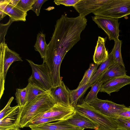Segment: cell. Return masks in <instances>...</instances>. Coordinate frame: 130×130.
Instances as JSON below:
<instances>
[{
	"instance_id": "obj_1",
	"label": "cell",
	"mask_w": 130,
	"mask_h": 130,
	"mask_svg": "<svg viewBox=\"0 0 130 130\" xmlns=\"http://www.w3.org/2000/svg\"><path fill=\"white\" fill-rule=\"evenodd\" d=\"M56 103L49 92L39 95L23 107L20 121V128L25 127L27 124L38 114L44 112Z\"/></svg>"
},
{
	"instance_id": "obj_2",
	"label": "cell",
	"mask_w": 130,
	"mask_h": 130,
	"mask_svg": "<svg viewBox=\"0 0 130 130\" xmlns=\"http://www.w3.org/2000/svg\"><path fill=\"white\" fill-rule=\"evenodd\" d=\"M75 110L90 118L98 125L96 130H118V126L115 119L107 116L83 101L74 107Z\"/></svg>"
},
{
	"instance_id": "obj_3",
	"label": "cell",
	"mask_w": 130,
	"mask_h": 130,
	"mask_svg": "<svg viewBox=\"0 0 130 130\" xmlns=\"http://www.w3.org/2000/svg\"><path fill=\"white\" fill-rule=\"evenodd\" d=\"M93 14L118 19L130 14V0H109Z\"/></svg>"
},
{
	"instance_id": "obj_4",
	"label": "cell",
	"mask_w": 130,
	"mask_h": 130,
	"mask_svg": "<svg viewBox=\"0 0 130 130\" xmlns=\"http://www.w3.org/2000/svg\"><path fill=\"white\" fill-rule=\"evenodd\" d=\"M23 61L19 55L9 49L5 42L0 43V99L4 93L5 78L10 67L14 62Z\"/></svg>"
},
{
	"instance_id": "obj_5",
	"label": "cell",
	"mask_w": 130,
	"mask_h": 130,
	"mask_svg": "<svg viewBox=\"0 0 130 130\" xmlns=\"http://www.w3.org/2000/svg\"><path fill=\"white\" fill-rule=\"evenodd\" d=\"M32 69V74L28 79L30 82L37 85L47 92L53 87L49 70L45 63L41 64L35 63L31 60L26 59Z\"/></svg>"
},
{
	"instance_id": "obj_6",
	"label": "cell",
	"mask_w": 130,
	"mask_h": 130,
	"mask_svg": "<svg viewBox=\"0 0 130 130\" xmlns=\"http://www.w3.org/2000/svg\"><path fill=\"white\" fill-rule=\"evenodd\" d=\"M75 111L74 107L71 105L56 104L46 112L37 115L30 121L42 118H53L57 121L67 120L74 114Z\"/></svg>"
},
{
	"instance_id": "obj_7",
	"label": "cell",
	"mask_w": 130,
	"mask_h": 130,
	"mask_svg": "<svg viewBox=\"0 0 130 130\" xmlns=\"http://www.w3.org/2000/svg\"><path fill=\"white\" fill-rule=\"evenodd\" d=\"M92 20L107 35L109 39L114 41L119 39L120 30L118 19L100 15L92 17Z\"/></svg>"
},
{
	"instance_id": "obj_8",
	"label": "cell",
	"mask_w": 130,
	"mask_h": 130,
	"mask_svg": "<svg viewBox=\"0 0 130 130\" xmlns=\"http://www.w3.org/2000/svg\"><path fill=\"white\" fill-rule=\"evenodd\" d=\"M89 104L102 114L114 119L118 118L119 113L126 107L124 104L98 98Z\"/></svg>"
},
{
	"instance_id": "obj_9",
	"label": "cell",
	"mask_w": 130,
	"mask_h": 130,
	"mask_svg": "<svg viewBox=\"0 0 130 130\" xmlns=\"http://www.w3.org/2000/svg\"><path fill=\"white\" fill-rule=\"evenodd\" d=\"M109 0H80L73 7L79 15L85 17L99 9Z\"/></svg>"
},
{
	"instance_id": "obj_10",
	"label": "cell",
	"mask_w": 130,
	"mask_h": 130,
	"mask_svg": "<svg viewBox=\"0 0 130 130\" xmlns=\"http://www.w3.org/2000/svg\"><path fill=\"white\" fill-rule=\"evenodd\" d=\"M31 130H84V129L76 126L67 120L57 121L29 126Z\"/></svg>"
},
{
	"instance_id": "obj_11",
	"label": "cell",
	"mask_w": 130,
	"mask_h": 130,
	"mask_svg": "<svg viewBox=\"0 0 130 130\" xmlns=\"http://www.w3.org/2000/svg\"><path fill=\"white\" fill-rule=\"evenodd\" d=\"M130 84V76L127 75L108 80L103 83L99 91L106 92L110 95L111 93L118 92L123 87Z\"/></svg>"
},
{
	"instance_id": "obj_12",
	"label": "cell",
	"mask_w": 130,
	"mask_h": 130,
	"mask_svg": "<svg viewBox=\"0 0 130 130\" xmlns=\"http://www.w3.org/2000/svg\"><path fill=\"white\" fill-rule=\"evenodd\" d=\"M49 93L56 104L71 105L69 89L63 81L60 85L53 87L49 92Z\"/></svg>"
},
{
	"instance_id": "obj_13",
	"label": "cell",
	"mask_w": 130,
	"mask_h": 130,
	"mask_svg": "<svg viewBox=\"0 0 130 130\" xmlns=\"http://www.w3.org/2000/svg\"><path fill=\"white\" fill-rule=\"evenodd\" d=\"M9 0H1L0 9L3 10L8 15L13 21H26L27 13L9 3Z\"/></svg>"
},
{
	"instance_id": "obj_14",
	"label": "cell",
	"mask_w": 130,
	"mask_h": 130,
	"mask_svg": "<svg viewBox=\"0 0 130 130\" xmlns=\"http://www.w3.org/2000/svg\"><path fill=\"white\" fill-rule=\"evenodd\" d=\"M21 112V107L18 105L12 107L5 116L0 119V129L15 125L20 127L19 121Z\"/></svg>"
},
{
	"instance_id": "obj_15",
	"label": "cell",
	"mask_w": 130,
	"mask_h": 130,
	"mask_svg": "<svg viewBox=\"0 0 130 130\" xmlns=\"http://www.w3.org/2000/svg\"><path fill=\"white\" fill-rule=\"evenodd\" d=\"M67 120L73 125L84 129L91 128L96 130L98 127L97 124L88 117L76 110L74 114Z\"/></svg>"
},
{
	"instance_id": "obj_16",
	"label": "cell",
	"mask_w": 130,
	"mask_h": 130,
	"mask_svg": "<svg viewBox=\"0 0 130 130\" xmlns=\"http://www.w3.org/2000/svg\"><path fill=\"white\" fill-rule=\"evenodd\" d=\"M125 67L114 63L101 75L98 80L103 84L109 80L126 75Z\"/></svg>"
},
{
	"instance_id": "obj_17",
	"label": "cell",
	"mask_w": 130,
	"mask_h": 130,
	"mask_svg": "<svg viewBox=\"0 0 130 130\" xmlns=\"http://www.w3.org/2000/svg\"><path fill=\"white\" fill-rule=\"evenodd\" d=\"M107 37L99 36L93 56L94 63L100 65L108 59V54L105 46Z\"/></svg>"
},
{
	"instance_id": "obj_18",
	"label": "cell",
	"mask_w": 130,
	"mask_h": 130,
	"mask_svg": "<svg viewBox=\"0 0 130 130\" xmlns=\"http://www.w3.org/2000/svg\"><path fill=\"white\" fill-rule=\"evenodd\" d=\"M114 63L112 55L110 53L108 54L107 59L101 64L96 73L90 79L89 83L92 85L97 80L101 75Z\"/></svg>"
},
{
	"instance_id": "obj_19",
	"label": "cell",
	"mask_w": 130,
	"mask_h": 130,
	"mask_svg": "<svg viewBox=\"0 0 130 130\" xmlns=\"http://www.w3.org/2000/svg\"><path fill=\"white\" fill-rule=\"evenodd\" d=\"M26 87L27 93L26 105L37 96L48 92L35 84L30 82H28Z\"/></svg>"
},
{
	"instance_id": "obj_20",
	"label": "cell",
	"mask_w": 130,
	"mask_h": 130,
	"mask_svg": "<svg viewBox=\"0 0 130 130\" xmlns=\"http://www.w3.org/2000/svg\"><path fill=\"white\" fill-rule=\"evenodd\" d=\"M91 85L88 83L78 89L73 90L69 89L70 105L74 107L76 105L78 101Z\"/></svg>"
},
{
	"instance_id": "obj_21",
	"label": "cell",
	"mask_w": 130,
	"mask_h": 130,
	"mask_svg": "<svg viewBox=\"0 0 130 130\" xmlns=\"http://www.w3.org/2000/svg\"><path fill=\"white\" fill-rule=\"evenodd\" d=\"M47 47L45 40V35L43 33H39L37 35V40L34 46L35 49L39 52L43 59L46 57Z\"/></svg>"
},
{
	"instance_id": "obj_22",
	"label": "cell",
	"mask_w": 130,
	"mask_h": 130,
	"mask_svg": "<svg viewBox=\"0 0 130 130\" xmlns=\"http://www.w3.org/2000/svg\"><path fill=\"white\" fill-rule=\"evenodd\" d=\"M114 45L111 52L113 61L115 64H119L125 67L121 53L122 41L118 39L114 41Z\"/></svg>"
},
{
	"instance_id": "obj_23",
	"label": "cell",
	"mask_w": 130,
	"mask_h": 130,
	"mask_svg": "<svg viewBox=\"0 0 130 130\" xmlns=\"http://www.w3.org/2000/svg\"><path fill=\"white\" fill-rule=\"evenodd\" d=\"M103 84L98 80L91 85V89L83 101L89 104L96 100L98 98L97 95L99 92L102 85Z\"/></svg>"
},
{
	"instance_id": "obj_24",
	"label": "cell",
	"mask_w": 130,
	"mask_h": 130,
	"mask_svg": "<svg viewBox=\"0 0 130 130\" xmlns=\"http://www.w3.org/2000/svg\"><path fill=\"white\" fill-rule=\"evenodd\" d=\"M99 65V64L93 63L90 64L89 68L86 71L77 89H78L89 83L91 79L96 73Z\"/></svg>"
},
{
	"instance_id": "obj_25",
	"label": "cell",
	"mask_w": 130,
	"mask_h": 130,
	"mask_svg": "<svg viewBox=\"0 0 130 130\" xmlns=\"http://www.w3.org/2000/svg\"><path fill=\"white\" fill-rule=\"evenodd\" d=\"M36 0H10L9 3L22 11L27 12L31 9Z\"/></svg>"
},
{
	"instance_id": "obj_26",
	"label": "cell",
	"mask_w": 130,
	"mask_h": 130,
	"mask_svg": "<svg viewBox=\"0 0 130 130\" xmlns=\"http://www.w3.org/2000/svg\"><path fill=\"white\" fill-rule=\"evenodd\" d=\"M27 90L26 87L22 89L17 88L15 93V100L18 105L20 107L24 106L26 104Z\"/></svg>"
},
{
	"instance_id": "obj_27",
	"label": "cell",
	"mask_w": 130,
	"mask_h": 130,
	"mask_svg": "<svg viewBox=\"0 0 130 130\" xmlns=\"http://www.w3.org/2000/svg\"><path fill=\"white\" fill-rule=\"evenodd\" d=\"M115 119L118 125V130H130V118H118Z\"/></svg>"
},
{
	"instance_id": "obj_28",
	"label": "cell",
	"mask_w": 130,
	"mask_h": 130,
	"mask_svg": "<svg viewBox=\"0 0 130 130\" xmlns=\"http://www.w3.org/2000/svg\"><path fill=\"white\" fill-rule=\"evenodd\" d=\"M13 22L10 19L8 22L6 24H0V43L5 42V37L9 27Z\"/></svg>"
},
{
	"instance_id": "obj_29",
	"label": "cell",
	"mask_w": 130,
	"mask_h": 130,
	"mask_svg": "<svg viewBox=\"0 0 130 130\" xmlns=\"http://www.w3.org/2000/svg\"><path fill=\"white\" fill-rule=\"evenodd\" d=\"M47 0H36L32 6L31 9L33 11L37 16L40 14L41 7L43 3Z\"/></svg>"
},
{
	"instance_id": "obj_30",
	"label": "cell",
	"mask_w": 130,
	"mask_h": 130,
	"mask_svg": "<svg viewBox=\"0 0 130 130\" xmlns=\"http://www.w3.org/2000/svg\"><path fill=\"white\" fill-rule=\"evenodd\" d=\"M80 0H55L54 2L57 5H62L66 6L73 7Z\"/></svg>"
},
{
	"instance_id": "obj_31",
	"label": "cell",
	"mask_w": 130,
	"mask_h": 130,
	"mask_svg": "<svg viewBox=\"0 0 130 130\" xmlns=\"http://www.w3.org/2000/svg\"><path fill=\"white\" fill-rule=\"evenodd\" d=\"M14 99V97H11L9 100L7 104L0 112V119H2L5 115L11 109L12 107H11V104Z\"/></svg>"
},
{
	"instance_id": "obj_32",
	"label": "cell",
	"mask_w": 130,
	"mask_h": 130,
	"mask_svg": "<svg viewBox=\"0 0 130 130\" xmlns=\"http://www.w3.org/2000/svg\"><path fill=\"white\" fill-rule=\"evenodd\" d=\"M118 118H130V106L124 108L119 113Z\"/></svg>"
},
{
	"instance_id": "obj_33",
	"label": "cell",
	"mask_w": 130,
	"mask_h": 130,
	"mask_svg": "<svg viewBox=\"0 0 130 130\" xmlns=\"http://www.w3.org/2000/svg\"><path fill=\"white\" fill-rule=\"evenodd\" d=\"M20 128L19 126L15 125L0 129V130H20Z\"/></svg>"
},
{
	"instance_id": "obj_34",
	"label": "cell",
	"mask_w": 130,
	"mask_h": 130,
	"mask_svg": "<svg viewBox=\"0 0 130 130\" xmlns=\"http://www.w3.org/2000/svg\"><path fill=\"white\" fill-rule=\"evenodd\" d=\"M6 14L2 10L0 9V20H1L6 16Z\"/></svg>"
}]
</instances>
